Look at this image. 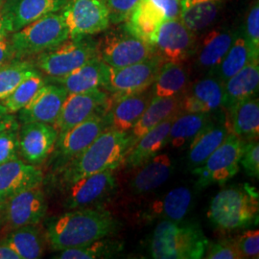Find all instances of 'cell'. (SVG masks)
Returning a JSON list of instances; mask_svg holds the SVG:
<instances>
[{
	"instance_id": "obj_1",
	"label": "cell",
	"mask_w": 259,
	"mask_h": 259,
	"mask_svg": "<svg viewBox=\"0 0 259 259\" xmlns=\"http://www.w3.org/2000/svg\"><path fill=\"white\" fill-rule=\"evenodd\" d=\"M119 227L112 214L101 207L70 209L47 221L46 239L59 251L108 237Z\"/></svg>"
},
{
	"instance_id": "obj_2",
	"label": "cell",
	"mask_w": 259,
	"mask_h": 259,
	"mask_svg": "<svg viewBox=\"0 0 259 259\" xmlns=\"http://www.w3.org/2000/svg\"><path fill=\"white\" fill-rule=\"evenodd\" d=\"M131 148L130 133L108 128L56 175L65 187L84 177L114 170L123 163Z\"/></svg>"
},
{
	"instance_id": "obj_3",
	"label": "cell",
	"mask_w": 259,
	"mask_h": 259,
	"mask_svg": "<svg viewBox=\"0 0 259 259\" xmlns=\"http://www.w3.org/2000/svg\"><path fill=\"white\" fill-rule=\"evenodd\" d=\"M162 220L151 237L150 251L156 259L204 258L209 241L197 224Z\"/></svg>"
},
{
	"instance_id": "obj_4",
	"label": "cell",
	"mask_w": 259,
	"mask_h": 259,
	"mask_svg": "<svg viewBox=\"0 0 259 259\" xmlns=\"http://www.w3.org/2000/svg\"><path fill=\"white\" fill-rule=\"evenodd\" d=\"M258 211L257 191L250 185L233 186L222 189L213 197L207 218L216 229L231 232L257 222Z\"/></svg>"
},
{
	"instance_id": "obj_5",
	"label": "cell",
	"mask_w": 259,
	"mask_h": 259,
	"mask_svg": "<svg viewBox=\"0 0 259 259\" xmlns=\"http://www.w3.org/2000/svg\"><path fill=\"white\" fill-rule=\"evenodd\" d=\"M69 38L61 11L37 19L12 34L10 44L15 59H26L58 47Z\"/></svg>"
},
{
	"instance_id": "obj_6",
	"label": "cell",
	"mask_w": 259,
	"mask_h": 259,
	"mask_svg": "<svg viewBox=\"0 0 259 259\" xmlns=\"http://www.w3.org/2000/svg\"><path fill=\"white\" fill-rule=\"evenodd\" d=\"M98 56V42L90 36L69 37L58 47L40 53L33 61L40 73L52 80L74 71Z\"/></svg>"
},
{
	"instance_id": "obj_7",
	"label": "cell",
	"mask_w": 259,
	"mask_h": 259,
	"mask_svg": "<svg viewBox=\"0 0 259 259\" xmlns=\"http://www.w3.org/2000/svg\"><path fill=\"white\" fill-rule=\"evenodd\" d=\"M108 128L110 126L107 115L106 113H101L83 121L65 133L59 134L53 151L47 159V169L56 175Z\"/></svg>"
},
{
	"instance_id": "obj_8",
	"label": "cell",
	"mask_w": 259,
	"mask_h": 259,
	"mask_svg": "<svg viewBox=\"0 0 259 259\" xmlns=\"http://www.w3.org/2000/svg\"><path fill=\"white\" fill-rule=\"evenodd\" d=\"M245 141L233 133L229 134L222 144L207 157L203 165L196 167L192 173L198 177L197 186L224 185L240 171V157Z\"/></svg>"
},
{
	"instance_id": "obj_9",
	"label": "cell",
	"mask_w": 259,
	"mask_h": 259,
	"mask_svg": "<svg viewBox=\"0 0 259 259\" xmlns=\"http://www.w3.org/2000/svg\"><path fill=\"white\" fill-rule=\"evenodd\" d=\"M154 55L153 46L130 34L124 27L108 33L98 42V57L114 68L138 64Z\"/></svg>"
},
{
	"instance_id": "obj_10",
	"label": "cell",
	"mask_w": 259,
	"mask_h": 259,
	"mask_svg": "<svg viewBox=\"0 0 259 259\" xmlns=\"http://www.w3.org/2000/svg\"><path fill=\"white\" fill-rule=\"evenodd\" d=\"M163 63L156 54L140 63L120 68L109 66L103 89L112 96L144 92L151 88Z\"/></svg>"
},
{
	"instance_id": "obj_11",
	"label": "cell",
	"mask_w": 259,
	"mask_h": 259,
	"mask_svg": "<svg viewBox=\"0 0 259 259\" xmlns=\"http://www.w3.org/2000/svg\"><path fill=\"white\" fill-rule=\"evenodd\" d=\"M112 171L106 170L84 177L65 186L64 207L69 210L89 207L100 208L117 188V182Z\"/></svg>"
},
{
	"instance_id": "obj_12",
	"label": "cell",
	"mask_w": 259,
	"mask_h": 259,
	"mask_svg": "<svg viewBox=\"0 0 259 259\" xmlns=\"http://www.w3.org/2000/svg\"><path fill=\"white\" fill-rule=\"evenodd\" d=\"M61 13L69 37L95 35L108 29L111 23L103 0H68Z\"/></svg>"
},
{
	"instance_id": "obj_13",
	"label": "cell",
	"mask_w": 259,
	"mask_h": 259,
	"mask_svg": "<svg viewBox=\"0 0 259 259\" xmlns=\"http://www.w3.org/2000/svg\"><path fill=\"white\" fill-rule=\"evenodd\" d=\"M110 96L100 89L83 93H68L54 123L58 134L65 133L96 114L106 113Z\"/></svg>"
},
{
	"instance_id": "obj_14",
	"label": "cell",
	"mask_w": 259,
	"mask_h": 259,
	"mask_svg": "<svg viewBox=\"0 0 259 259\" xmlns=\"http://www.w3.org/2000/svg\"><path fill=\"white\" fill-rule=\"evenodd\" d=\"M47 210L44 190L40 186L30 188L0 204L2 226L14 230L28 225H38L46 217Z\"/></svg>"
},
{
	"instance_id": "obj_15",
	"label": "cell",
	"mask_w": 259,
	"mask_h": 259,
	"mask_svg": "<svg viewBox=\"0 0 259 259\" xmlns=\"http://www.w3.org/2000/svg\"><path fill=\"white\" fill-rule=\"evenodd\" d=\"M153 47L164 63H184L197 52L194 33L181 19L164 20L157 30Z\"/></svg>"
},
{
	"instance_id": "obj_16",
	"label": "cell",
	"mask_w": 259,
	"mask_h": 259,
	"mask_svg": "<svg viewBox=\"0 0 259 259\" xmlns=\"http://www.w3.org/2000/svg\"><path fill=\"white\" fill-rule=\"evenodd\" d=\"M54 125L30 122L19 125V155L24 161L39 166L47 161L58 139Z\"/></svg>"
},
{
	"instance_id": "obj_17",
	"label": "cell",
	"mask_w": 259,
	"mask_h": 259,
	"mask_svg": "<svg viewBox=\"0 0 259 259\" xmlns=\"http://www.w3.org/2000/svg\"><path fill=\"white\" fill-rule=\"evenodd\" d=\"M45 174L38 166L16 157L0 164V204L33 187L41 186Z\"/></svg>"
},
{
	"instance_id": "obj_18",
	"label": "cell",
	"mask_w": 259,
	"mask_h": 259,
	"mask_svg": "<svg viewBox=\"0 0 259 259\" xmlns=\"http://www.w3.org/2000/svg\"><path fill=\"white\" fill-rule=\"evenodd\" d=\"M68 0H5L3 20L8 34H13L31 22L64 8Z\"/></svg>"
},
{
	"instance_id": "obj_19",
	"label": "cell",
	"mask_w": 259,
	"mask_h": 259,
	"mask_svg": "<svg viewBox=\"0 0 259 259\" xmlns=\"http://www.w3.org/2000/svg\"><path fill=\"white\" fill-rule=\"evenodd\" d=\"M67 94L59 83H46L27 106L17 112V119L20 124L41 122L54 125Z\"/></svg>"
},
{
	"instance_id": "obj_20",
	"label": "cell",
	"mask_w": 259,
	"mask_h": 259,
	"mask_svg": "<svg viewBox=\"0 0 259 259\" xmlns=\"http://www.w3.org/2000/svg\"><path fill=\"white\" fill-rule=\"evenodd\" d=\"M224 83L214 75L196 81L181 96V112L212 113L223 109Z\"/></svg>"
},
{
	"instance_id": "obj_21",
	"label": "cell",
	"mask_w": 259,
	"mask_h": 259,
	"mask_svg": "<svg viewBox=\"0 0 259 259\" xmlns=\"http://www.w3.org/2000/svg\"><path fill=\"white\" fill-rule=\"evenodd\" d=\"M151 99L152 93L147 90L141 93L112 96L106 112L110 128L129 133L146 110Z\"/></svg>"
},
{
	"instance_id": "obj_22",
	"label": "cell",
	"mask_w": 259,
	"mask_h": 259,
	"mask_svg": "<svg viewBox=\"0 0 259 259\" xmlns=\"http://www.w3.org/2000/svg\"><path fill=\"white\" fill-rule=\"evenodd\" d=\"M192 204V191L186 186H179L154 200L144 211L143 218L148 221L183 222L190 211Z\"/></svg>"
},
{
	"instance_id": "obj_23",
	"label": "cell",
	"mask_w": 259,
	"mask_h": 259,
	"mask_svg": "<svg viewBox=\"0 0 259 259\" xmlns=\"http://www.w3.org/2000/svg\"><path fill=\"white\" fill-rule=\"evenodd\" d=\"M130 181L129 188L134 195H143L164 185L173 174L175 164L168 154H159L150 158Z\"/></svg>"
},
{
	"instance_id": "obj_24",
	"label": "cell",
	"mask_w": 259,
	"mask_h": 259,
	"mask_svg": "<svg viewBox=\"0 0 259 259\" xmlns=\"http://www.w3.org/2000/svg\"><path fill=\"white\" fill-rule=\"evenodd\" d=\"M231 133L227 115L225 120L211 121L189 143L187 154L188 165L192 169L203 165L207 157L222 144Z\"/></svg>"
},
{
	"instance_id": "obj_25",
	"label": "cell",
	"mask_w": 259,
	"mask_h": 259,
	"mask_svg": "<svg viewBox=\"0 0 259 259\" xmlns=\"http://www.w3.org/2000/svg\"><path fill=\"white\" fill-rule=\"evenodd\" d=\"M108 68L109 65L97 56L69 74L53 81L62 85L67 93H83L103 88L107 79Z\"/></svg>"
},
{
	"instance_id": "obj_26",
	"label": "cell",
	"mask_w": 259,
	"mask_h": 259,
	"mask_svg": "<svg viewBox=\"0 0 259 259\" xmlns=\"http://www.w3.org/2000/svg\"><path fill=\"white\" fill-rule=\"evenodd\" d=\"M179 113H181V96L152 97L146 110L129 132L132 138V147L149 131Z\"/></svg>"
},
{
	"instance_id": "obj_27",
	"label": "cell",
	"mask_w": 259,
	"mask_h": 259,
	"mask_svg": "<svg viewBox=\"0 0 259 259\" xmlns=\"http://www.w3.org/2000/svg\"><path fill=\"white\" fill-rule=\"evenodd\" d=\"M177 116L178 114L159 123L134 144L126 157L127 166L137 168L144 164L166 146L169 131Z\"/></svg>"
},
{
	"instance_id": "obj_28",
	"label": "cell",
	"mask_w": 259,
	"mask_h": 259,
	"mask_svg": "<svg viewBox=\"0 0 259 259\" xmlns=\"http://www.w3.org/2000/svg\"><path fill=\"white\" fill-rule=\"evenodd\" d=\"M227 111L232 133L244 141L258 139L259 101L255 95L236 103Z\"/></svg>"
},
{
	"instance_id": "obj_29",
	"label": "cell",
	"mask_w": 259,
	"mask_h": 259,
	"mask_svg": "<svg viewBox=\"0 0 259 259\" xmlns=\"http://www.w3.org/2000/svg\"><path fill=\"white\" fill-rule=\"evenodd\" d=\"M258 85V60H252L224 83L223 110L227 111L236 103L255 95Z\"/></svg>"
},
{
	"instance_id": "obj_30",
	"label": "cell",
	"mask_w": 259,
	"mask_h": 259,
	"mask_svg": "<svg viewBox=\"0 0 259 259\" xmlns=\"http://www.w3.org/2000/svg\"><path fill=\"white\" fill-rule=\"evenodd\" d=\"M163 21V15L150 0H139L123 27L130 34L153 46L157 30Z\"/></svg>"
},
{
	"instance_id": "obj_31",
	"label": "cell",
	"mask_w": 259,
	"mask_h": 259,
	"mask_svg": "<svg viewBox=\"0 0 259 259\" xmlns=\"http://www.w3.org/2000/svg\"><path fill=\"white\" fill-rule=\"evenodd\" d=\"M237 33L227 29L213 30L208 33L197 53V65L212 74L223 58L232 47Z\"/></svg>"
},
{
	"instance_id": "obj_32",
	"label": "cell",
	"mask_w": 259,
	"mask_h": 259,
	"mask_svg": "<svg viewBox=\"0 0 259 259\" xmlns=\"http://www.w3.org/2000/svg\"><path fill=\"white\" fill-rule=\"evenodd\" d=\"M46 234L37 225H28L11 230L0 241L8 245L19 255L20 259L40 258L46 249Z\"/></svg>"
},
{
	"instance_id": "obj_33",
	"label": "cell",
	"mask_w": 259,
	"mask_h": 259,
	"mask_svg": "<svg viewBox=\"0 0 259 259\" xmlns=\"http://www.w3.org/2000/svg\"><path fill=\"white\" fill-rule=\"evenodd\" d=\"M212 120L211 113L181 112L171 125L167 144L173 148L185 147Z\"/></svg>"
},
{
	"instance_id": "obj_34",
	"label": "cell",
	"mask_w": 259,
	"mask_h": 259,
	"mask_svg": "<svg viewBox=\"0 0 259 259\" xmlns=\"http://www.w3.org/2000/svg\"><path fill=\"white\" fill-rule=\"evenodd\" d=\"M188 83V71L183 63L165 62L151 85L152 97L182 96Z\"/></svg>"
},
{
	"instance_id": "obj_35",
	"label": "cell",
	"mask_w": 259,
	"mask_h": 259,
	"mask_svg": "<svg viewBox=\"0 0 259 259\" xmlns=\"http://www.w3.org/2000/svg\"><path fill=\"white\" fill-rule=\"evenodd\" d=\"M252 61L250 48L243 33H237L235 39L221 63L212 72L214 76L220 79L223 83L229 80L233 75Z\"/></svg>"
},
{
	"instance_id": "obj_36",
	"label": "cell",
	"mask_w": 259,
	"mask_h": 259,
	"mask_svg": "<svg viewBox=\"0 0 259 259\" xmlns=\"http://www.w3.org/2000/svg\"><path fill=\"white\" fill-rule=\"evenodd\" d=\"M40 73L33 61L13 59L0 67V101L4 100L26 78Z\"/></svg>"
},
{
	"instance_id": "obj_37",
	"label": "cell",
	"mask_w": 259,
	"mask_h": 259,
	"mask_svg": "<svg viewBox=\"0 0 259 259\" xmlns=\"http://www.w3.org/2000/svg\"><path fill=\"white\" fill-rule=\"evenodd\" d=\"M122 249H123V246L118 241L107 239V237H104L81 247L59 250V253L54 256V258H110V257H113L115 254H117Z\"/></svg>"
},
{
	"instance_id": "obj_38",
	"label": "cell",
	"mask_w": 259,
	"mask_h": 259,
	"mask_svg": "<svg viewBox=\"0 0 259 259\" xmlns=\"http://www.w3.org/2000/svg\"><path fill=\"white\" fill-rule=\"evenodd\" d=\"M220 0L204 1L182 8L181 18L185 26L193 33H198L208 27L220 10Z\"/></svg>"
},
{
	"instance_id": "obj_39",
	"label": "cell",
	"mask_w": 259,
	"mask_h": 259,
	"mask_svg": "<svg viewBox=\"0 0 259 259\" xmlns=\"http://www.w3.org/2000/svg\"><path fill=\"white\" fill-rule=\"evenodd\" d=\"M45 84L46 81L42 78L41 73L30 76L19 83L16 90L0 103L6 108L7 111L15 114L27 106L40 88Z\"/></svg>"
},
{
	"instance_id": "obj_40",
	"label": "cell",
	"mask_w": 259,
	"mask_h": 259,
	"mask_svg": "<svg viewBox=\"0 0 259 259\" xmlns=\"http://www.w3.org/2000/svg\"><path fill=\"white\" fill-rule=\"evenodd\" d=\"M244 37L250 48L252 60L259 59V6L256 0L250 8L246 20V30Z\"/></svg>"
},
{
	"instance_id": "obj_41",
	"label": "cell",
	"mask_w": 259,
	"mask_h": 259,
	"mask_svg": "<svg viewBox=\"0 0 259 259\" xmlns=\"http://www.w3.org/2000/svg\"><path fill=\"white\" fill-rule=\"evenodd\" d=\"M241 166L248 176L259 178L258 139L245 141L240 157Z\"/></svg>"
},
{
	"instance_id": "obj_42",
	"label": "cell",
	"mask_w": 259,
	"mask_h": 259,
	"mask_svg": "<svg viewBox=\"0 0 259 259\" xmlns=\"http://www.w3.org/2000/svg\"><path fill=\"white\" fill-rule=\"evenodd\" d=\"M243 258H258V230H249L233 238Z\"/></svg>"
},
{
	"instance_id": "obj_43",
	"label": "cell",
	"mask_w": 259,
	"mask_h": 259,
	"mask_svg": "<svg viewBox=\"0 0 259 259\" xmlns=\"http://www.w3.org/2000/svg\"><path fill=\"white\" fill-rule=\"evenodd\" d=\"M19 128L18 126L0 133V164L19 157Z\"/></svg>"
},
{
	"instance_id": "obj_44",
	"label": "cell",
	"mask_w": 259,
	"mask_h": 259,
	"mask_svg": "<svg viewBox=\"0 0 259 259\" xmlns=\"http://www.w3.org/2000/svg\"><path fill=\"white\" fill-rule=\"evenodd\" d=\"M204 258L242 259L243 256L237 249L233 238L221 239L215 243H209L205 251Z\"/></svg>"
},
{
	"instance_id": "obj_45",
	"label": "cell",
	"mask_w": 259,
	"mask_h": 259,
	"mask_svg": "<svg viewBox=\"0 0 259 259\" xmlns=\"http://www.w3.org/2000/svg\"><path fill=\"white\" fill-rule=\"evenodd\" d=\"M108 12L110 22L118 24L125 22L139 0H103Z\"/></svg>"
},
{
	"instance_id": "obj_46",
	"label": "cell",
	"mask_w": 259,
	"mask_h": 259,
	"mask_svg": "<svg viewBox=\"0 0 259 259\" xmlns=\"http://www.w3.org/2000/svg\"><path fill=\"white\" fill-rule=\"evenodd\" d=\"M161 12L164 20L181 18L182 0H150Z\"/></svg>"
},
{
	"instance_id": "obj_47",
	"label": "cell",
	"mask_w": 259,
	"mask_h": 259,
	"mask_svg": "<svg viewBox=\"0 0 259 259\" xmlns=\"http://www.w3.org/2000/svg\"><path fill=\"white\" fill-rule=\"evenodd\" d=\"M19 126V121L14 113H11L0 103V133L5 130Z\"/></svg>"
},
{
	"instance_id": "obj_48",
	"label": "cell",
	"mask_w": 259,
	"mask_h": 259,
	"mask_svg": "<svg viewBox=\"0 0 259 259\" xmlns=\"http://www.w3.org/2000/svg\"><path fill=\"white\" fill-rule=\"evenodd\" d=\"M15 59L8 37L0 39V67Z\"/></svg>"
},
{
	"instance_id": "obj_49",
	"label": "cell",
	"mask_w": 259,
	"mask_h": 259,
	"mask_svg": "<svg viewBox=\"0 0 259 259\" xmlns=\"http://www.w3.org/2000/svg\"><path fill=\"white\" fill-rule=\"evenodd\" d=\"M0 259H20V257L8 245L0 242Z\"/></svg>"
},
{
	"instance_id": "obj_50",
	"label": "cell",
	"mask_w": 259,
	"mask_h": 259,
	"mask_svg": "<svg viewBox=\"0 0 259 259\" xmlns=\"http://www.w3.org/2000/svg\"><path fill=\"white\" fill-rule=\"evenodd\" d=\"M5 0H0V39L6 38L8 37V33L6 31V28L4 25V20H3V14H2V9H3V4Z\"/></svg>"
},
{
	"instance_id": "obj_51",
	"label": "cell",
	"mask_w": 259,
	"mask_h": 259,
	"mask_svg": "<svg viewBox=\"0 0 259 259\" xmlns=\"http://www.w3.org/2000/svg\"><path fill=\"white\" fill-rule=\"evenodd\" d=\"M204 1H216V0H182V8H185L195 3L204 2Z\"/></svg>"
},
{
	"instance_id": "obj_52",
	"label": "cell",
	"mask_w": 259,
	"mask_h": 259,
	"mask_svg": "<svg viewBox=\"0 0 259 259\" xmlns=\"http://www.w3.org/2000/svg\"><path fill=\"white\" fill-rule=\"evenodd\" d=\"M2 227V220H1V217H0V228Z\"/></svg>"
}]
</instances>
